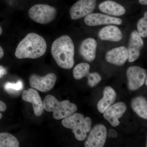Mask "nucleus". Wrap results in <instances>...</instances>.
<instances>
[{"mask_svg": "<svg viewBox=\"0 0 147 147\" xmlns=\"http://www.w3.org/2000/svg\"><path fill=\"white\" fill-rule=\"evenodd\" d=\"M4 54V53L2 47L0 46V59L3 57Z\"/></svg>", "mask_w": 147, "mask_h": 147, "instance_id": "obj_28", "label": "nucleus"}, {"mask_svg": "<svg viewBox=\"0 0 147 147\" xmlns=\"http://www.w3.org/2000/svg\"><path fill=\"white\" fill-rule=\"evenodd\" d=\"M44 110L53 112V117L55 119H62L71 115L76 112L77 106L69 100L59 101L52 95H48L43 100Z\"/></svg>", "mask_w": 147, "mask_h": 147, "instance_id": "obj_4", "label": "nucleus"}, {"mask_svg": "<svg viewBox=\"0 0 147 147\" xmlns=\"http://www.w3.org/2000/svg\"><path fill=\"white\" fill-rule=\"evenodd\" d=\"M144 45V41L142 37L139 35L137 31H133L130 35L127 49L128 59L129 62H133L139 58Z\"/></svg>", "mask_w": 147, "mask_h": 147, "instance_id": "obj_12", "label": "nucleus"}, {"mask_svg": "<svg viewBox=\"0 0 147 147\" xmlns=\"http://www.w3.org/2000/svg\"><path fill=\"white\" fill-rule=\"evenodd\" d=\"M19 145L18 139L12 134L0 133V147H18Z\"/></svg>", "mask_w": 147, "mask_h": 147, "instance_id": "obj_20", "label": "nucleus"}, {"mask_svg": "<svg viewBox=\"0 0 147 147\" xmlns=\"http://www.w3.org/2000/svg\"><path fill=\"white\" fill-rule=\"evenodd\" d=\"M84 22L87 26H96L104 25H120L122 23L121 18L112 17L100 13H91L84 18Z\"/></svg>", "mask_w": 147, "mask_h": 147, "instance_id": "obj_10", "label": "nucleus"}, {"mask_svg": "<svg viewBox=\"0 0 147 147\" xmlns=\"http://www.w3.org/2000/svg\"><path fill=\"white\" fill-rule=\"evenodd\" d=\"M51 53L57 64L65 69L72 68L74 64V46L71 38L63 35L55 40Z\"/></svg>", "mask_w": 147, "mask_h": 147, "instance_id": "obj_2", "label": "nucleus"}, {"mask_svg": "<svg viewBox=\"0 0 147 147\" xmlns=\"http://www.w3.org/2000/svg\"><path fill=\"white\" fill-rule=\"evenodd\" d=\"M97 43L92 38H88L83 40L79 48V53L85 60L93 61L96 56Z\"/></svg>", "mask_w": 147, "mask_h": 147, "instance_id": "obj_15", "label": "nucleus"}, {"mask_svg": "<svg viewBox=\"0 0 147 147\" xmlns=\"http://www.w3.org/2000/svg\"><path fill=\"white\" fill-rule=\"evenodd\" d=\"M139 2L142 5H147V0H139Z\"/></svg>", "mask_w": 147, "mask_h": 147, "instance_id": "obj_27", "label": "nucleus"}, {"mask_svg": "<svg viewBox=\"0 0 147 147\" xmlns=\"http://www.w3.org/2000/svg\"><path fill=\"white\" fill-rule=\"evenodd\" d=\"M126 74L128 88L131 91L139 89L144 85L147 79L146 70L139 66H132L129 67Z\"/></svg>", "mask_w": 147, "mask_h": 147, "instance_id": "obj_7", "label": "nucleus"}, {"mask_svg": "<svg viewBox=\"0 0 147 147\" xmlns=\"http://www.w3.org/2000/svg\"><path fill=\"white\" fill-rule=\"evenodd\" d=\"M92 124L91 119L89 117L85 118L84 115L79 113H74L62 121V125L71 129L76 139L79 141L86 139L87 133L90 131Z\"/></svg>", "mask_w": 147, "mask_h": 147, "instance_id": "obj_3", "label": "nucleus"}, {"mask_svg": "<svg viewBox=\"0 0 147 147\" xmlns=\"http://www.w3.org/2000/svg\"><path fill=\"white\" fill-rule=\"evenodd\" d=\"M127 107L124 102H118L110 106L103 113V117L113 127L117 126L120 124L119 119L123 117L126 111Z\"/></svg>", "mask_w": 147, "mask_h": 147, "instance_id": "obj_11", "label": "nucleus"}, {"mask_svg": "<svg viewBox=\"0 0 147 147\" xmlns=\"http://www.w3.org/2000/svg\"><path fill=\"white\" fill-rule=\"evenodd\" d=\"M103 96L98 102V110L101 113H103L105 110L111 106L115 101L117 94L111 87L107 86L104 88Z\"/></svg>", "mask_w": 147, "mask_h": 147, "instance_id": "obj_18", "label": "nucleus"}, {"mask_svg": "<svg viewBox=\"0 0 147 147\" xmlns=\"http://www.w3.org/2000/svg\"><path fill=\"white\" fill-rule=\"evenodd\" d=\"M2 118V115L1 113H0V120Z\"/></svg>", "mask_w": 147, "mask_h": 147, "instance_id": "obj_30", "label": "nucleus"}, {"mask_svg": "<svg viewBox=\"0 0 147 147\" xmlns=\"http://www.w3.org/2000/svg\"><path fill=\"white\" fill-rule=\"evenodd\" d=\"M98 36L102 40L119 42L122 39L123 35L117 27L109 25L104 27L99 31Z\"/></svg>", "mask_w": 147, "mask_h": 147, "instance_id": "obj_16", "label": "nucleus"}, {"mask_svg": "<svg viewBox=\"0 0 147 147\" xmlns=\"http://www.w3.org/2000/svg\"><path fill=\"white\" fill-rule=\"evenodd\" d=\"M147 80L146 79V81H145V84H146V86H147Z\"/></svg>", "mask_w": 147, "mask_h": 147, "instance_id": "obj_31", "label": "nucleus"}, {"mask_svg": "<svg viewBox=\"0 0 147 147\" xmlns=\"http://www.w3.org/2000/svg\"><path fill=\"white\" fill-rule=\"evenodd\" d=\"M107 137V130L103 125H97L90 131L85 147H102L104 146Z\"/></svg>", "mask_w": 147, "mask_h": 147, "instance_id": "obj_9", "label": "nucleus"}, {"mask_svg": "<svg viewBox=\"0 0 147 147\" xmlns=\"http://www.w3.org/2000/svg\"><path fill=\"white\" fill-rule=\"evenodd\" d=\"M90 65L88 63H79L74 69V77L76 80H80L86 77L90 73Z\"/></svg>", "mask_w": 147, "mask_h": 147, "instance_id": "obj_21", "label": "nucleus"}, {"mask_svg": "<svg viewBox=\"0 0 147 147\" xmlns=\"http://www.w3.org/2000/svg\"><path fill=\"white\" fill-rule=\"evenodd\" d=\"M107 136L109 138L111 139L116 138L117 137V133L114 129H109L108 132H107Z\"/></svg>", "mask_w": 147, "mask_h": 147, "instance_id": "obj_25", "label": "nucleus"}, {"mask_svg": "<svg viewBox=\"0 0 147 147\" xmlns=\"http://www.w3.org/2000/svg\"><path fill=\"white\" fill-rule=\"evenodd\" d=\"M98 8L101 12L112 16H121L125 14V9L118 3L107 0L100 3Z\"/></svg>", "mask_w": 147, "mask_h": 147, "instance_id": "obj_17", "label": "nucleus"}, {"mask_svg": "<svg viewBox=\"0 0 147 147\" xmlns=\"http://www.w3.org/2000/svg\"><path fill=\"white\" fill-rule=\"evenodd\" d=\"M30 18L36 23L46 24L55 20L57 10L54 7L46 4H36L29 9Z\"/></svg>", "mask_w": 147, "mask_h": 147, "instance_id": "obj_5", "label": "nucleus"}, {"mask_svg": "<svg viewBox=\"0 0 147 147\" xmlns=\"http://www.w3.org/2000/svg\"><path fill=\"white\" fill-rule=\"evenodd\" d=\"M96 4V0H79L69 10L71 19L77 20L86 17L93 11Z\"/></svg>", "mask_w": 147, "mask_h": 147, "instance_id": "obj_8", "label": "nucleus"}, {"mask_svg": "<svg viewBox=\"0 0 147 147\" xmlns=\"http://www.w3.org/2000/svg\"><path fill=\"white\" fill-rule=\"evenodd\" d=\"M127 48L125 46L115 47L106 53L105 59L109 63L115 65H123L128 59Z\"/></svg>", "mask_w": 147, "mask_h": 147, "instance_id": "obj_14", "label": "nucleus"}, {"mask_svg": "<svg viewBox=\"0 0 147 147\" xmlns=\"http://www.w3.org/2000/svg\"><path fill=\"white\" fill-rule=\"evenodd\" d=\"M47 47V43L42 36L30 33L19 42L15 51V56L19 59H37L45 54Z\"/></svg>", "mask_w": 147, "mask_h": 147, "instance_id": "obj_1", "label": "nucleus"}, {"mask_svg": "<svg viewBox=\"0 0 147 147\" xmlns=\"http://www.w3.org/2000/svg\"><path fill=\"white\" fill-rule=\"evenodd\" d=\"M138 32L142 37L147 36V11H146L143 18L139 19L137 23Z\"/></svg>", "mask_w": 147, "mask_h": 147, "instance_id": "obj_22", "label": "nucleus"}, {"mask_svg": "<svg viewBox=\"0 0 147 147\" xmlns=\"http://www.w3.org/2000/svg\"><path fill=\"white\" fill-rule=\"evenodd\" d=\"M23 83L21 81H18L16 84L7 82L5 85L4 88L7 91L11 92L21 90L23 89Z\"/></svg>", "mask_w": 147, "mask_h": 147, "instance_id": "obj_24", "label": "nucleus"}, {"mask_svg": "<svg viewBox=\"0 0 147 147\" xmlns=\"http://www.w3.org/2000/svg\"><path fill=\"white\" fill-rule=\"evenodd\" d=\"M7 108V107L5 103L0 100V112H5Z\"/></svg>", "mask_w": 147, "mask_h": 147, "instance_id": "obj_26", "label": "nucleus"}, {"mask_svg": "<svg viewBox=\"0 0 147 147\" xmlns=\"http://www.w3.org/2000/svg\"><path fill=\"white\" fill-rule=\"evenodd\" d=\"M57 79L56 75L53 73L43 76L33 74L30 76L29 82L32 88L40 91L46 92L54 88Z\"/></svg>", "mask_w": 147, "mask_h": 147, "instance_id": "obj_6", "label": "nucleus"}, {"mask_svg": "<svg viewBox=\"0 0 147 147\" xmlns=\"http://www.w3.org/2000/svg\"><path fill=\"white\" fill-rule=\"evenodd\" d=\"M3 32V29L0 26V36H1V35L2 34Z\"/></svg>", "mask_w": 147, "mask_h": 147, "instance_id": "obj_29", "label": "nucleus"}, {"mask_svg": "<svg viewBox=\"0 0 147 147\" xmlns=\"http://www.w3.org/2000/svg\"><path fill=\"white\" fill-rule=\"evenodd\" d=\"M22 97L24 101L32 103L36 116L39 117L42 115L44 112V106L38 92L32 88L25 90L22 94Z\"/></svg>", "mask_w": 147, "mask_h": 147, "instance_id": "obj_13", "label": "nucleus"}, {"mask_svg": "<svg viewBox=\"0 0 147 147\" xmlns=\"http://www.w3.org/2000/svg\"><path fill=\"white\" fill-rule=\"evenodd\" d=\"M131 107L132 110L140 117L147 119V100L144 96L134 98L131 100Z\"/></svg>", "mask_w": 147, "mask_h": 147, "instance_id": "obj_19", "label": "nucleus"}, {"mask_svg": "<svg viewBox=\"0 0 147 147\" xmlns=\"http://www.w3.org/2000/svg\"><path fill=\"white\" fill-rule=\"evenodd\" d=\"M88 79V84L90 87H94L100 83L101 81V76L96 72L89 73L87 76Z\"/></svg>", "mask_w": 147, "mask_h": 147, "instance_id": "obj_23", "label": "nucleus"}]
</instances>
